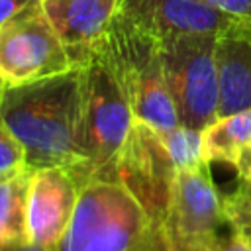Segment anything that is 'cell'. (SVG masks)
I'll return each mask as SVG.
<instances>
[{
  "label": "cell",
  "instance_id": "cell-11",
  "mask_svg": "<svg viewBox=\"0 0 251 251\" xmlns=\"http://www.w3.org/2000/svg\"><path fill=\"white\" fill-rule=\"evenodd\" d=\"M120 10L157 37L173 33H222L241 22L202 0H122Z\"/></svg>",
  "mask_w": 251,
  "mask_h": 251
},
{
  "label": "cell",
  "instance_id": "cell-1",
  "mask_svg": "<svg viewBox=\"0 0 251 251\" xmlns=\"http://www.w3.org/2000/svg\"><path fill=\"white\" fill-rule=\"evenodd\" d=\"M80 69L41 80L6 86L0 120L25 149L29 169L65 167L86 184L90 175L80 153Z\"/></svg>",
  "mask_w": 251,
  "mask_h": 251
},
{
  "label": "cell",
  "instance_id": "cell-14",
  "mask_svg": "<svg viewBox=\"0 0 251 251\" xmlns=\"http://www.w3.org/2000/svg\"><path fill=\"white\" fill-rule=\"evenodd\" d=\"M33 169L0 178V247L25 243L27 239V192Z\"/></svg>",
  "mask_w": 251,
  "mask_h": 251
},
{
  "label": "cell",
  "instance_id": "cell-5",
  "mask_svg": "<svg viewBox=\"0 0 251 251\" xmlns=\"http://www.w3.org/2000/svg\"><path fill=\"white\" fill-rule=\"evenodd\" d=\"M169 92L178 122L192 129H206L218 120L220 78L216 33H173L159 37Z\"/></svg>",
  "mask_w": 251,
  "mask_h": 251
},
{
  "label": "cell",
  "instance_id": "cell-13",
  "mask_svg": "<svg viewBox=\"0 0 251 251\" xmlns=\"http://www.w3.org/2000/svg\"><path fill=\"white\" fill-rule=\"evenodd\" d=\"M251 143V108L214 120L202 129V153L206 163L235 167L239 153Z\"/></svg>",
  "mask_w": 251,
  "mask_h": 251
},
{
  "label": "cell",
  "instance_id": "cell-23",
  "mask_svg": "<svg viewBox=\"0 0 251 251\" xmlns=\"http://www.w3.org/2000/svg\"><path fill=\"white\" fill-rule=\"evenodd\" d=\"M0 251H2V249H0Z\"/></svg>",
  "mask_w": 251,
  "mask_h": 251
},
{
  "label": "cell",
  "instance_id": "cell-17",
  "mask_svg": "<svg viewBox=\"0 0 251 251\" xmlns=\"http://www.w3.org/2000/svg\"><path fill=\"white\" fill-rule=\"evenodd\" d=\"M202 2L231 20L251 25V0H202Z\"/></svg>",
  "mask_w": 251,
  "mask_h": 251
},
{
  "label": "cell",
  "instance_id": "cell-3",
  "mask_svg": "<svg viewBox=\"0 0 251 251\" xmlns=\"http://www.w3.org/2000/svg\"><path fill=\"white\" fill-rule=\"evenodd\" d=\"M104 49L135 120L157 129L180 126L165 78L159 37L118 10L110 24Z\"/></svg>",
  "mask_w": 251,
  "mask_h": 251
},
{
  "label": "cell",
  "instance_id": "cell-18",
  "mask_svg": "<svg viewBox=\"0 0 251 251\" xmlns=\"http://www.w3.org/2000/svg\"><path fill=\"white\" fill-rule=\"evenodd\" d=\"M200 251H251V247L235 233V231H231V233H227V235H218V237H214L204 249H200Z\"/></svg>",
  "mask_w": 251,
  "mask_h": 251
},
{
  "label": "cell",
  "instance_id": "cell-7",
  "mask_svg": "<svg viewBox=\"0 0 251 251\" xmlns=\"http://www.w3.org/2000/svg\"><path fill=\"white\" fill-rule=\"evenodd\" d=\"M73 69L65 45L41 0H33L0 25V78L18 86Z\"/></svg>",
  "mask_w": 251,
  "mask_h": 251
},
{
  "label": "cell",
  "instance_id": "cell-9",
  "mask_svg": "<svg viewBox=\"0 0 251 251\" xmlns=\"http://www.w3.org/2000/svg\"><path fill=\"white\" fill-rule=\"evenodd\" d=\"M82 186L65 167L33 169L27 192V239L31 243L57 251Z\"/></svg>",
  "mask_w": 251,
  "mask_h": 251
},
{
  "label": "cell",
  "instance_id": "cell-19",
  "mask_svg": "<svg viewBox=\"0 0 251 251\" xmlns=\"http://www.w3.org/2000/svg\"><path fill=\"white\" fill-rule=\"evenodd\" d=\"M235 171H237V176L239 180L251 184V143L243 147V151L239 153L237 157V163H235Z\"/></svg>",
  "mask_w": 251,
  "mask_h": 251
},
{
  "label": "cell",
  "instance_id": "cell-4",
  "mask_svg": "<svg viewBox=\"0 0 251 251\" xmlns=\"http://www.w3.org/2000/svg\"><path fill=\"white\" fill-rule=\"evenodd\" d=\"M78 69L82 88L80 153L84 167L90 178H112L116 155L135 116L104 47Z\"/></svg>",
  "mask_w": 251,
  "mask_h": 251
},
{
  "label": "cell",
  "instance_id": "cell-21",
  "mask_svg": "<svg viewBox=\"0 0 251 251\" xmlns=\"http://www.w3.org/2000/svg\"><path fill=\"white\" fill-rule=\"evenodd\" d=\"M2 251H55V249H47V247H41V245H35L31 241H25V243H16V245H8V247H0Z\"/></svg>",
  "mask_w": 251,
  "mask_h": 251
},
{
  "label": "cell",
  "instance_id": "cell-2",
  "mask_svg": "<svg viewBox=\"0 0 251 251\" xmlns=\"http://www.w3.org/2000/svg\"><path fill=\"white\" fill-rule=\"evenodd\" d=\"M157 226L116 178H90L57 251H155Z\"/></svg>",
  "mask_w": 251,
  "mask_h": 251
},
{
  "label": "cell",
  "instance_id": "cell-16",
  "mask_svg": "<svg viewBox=\"0 0 251 251\" xmlns=\"http://www.w3.org/2000/svg\"><path fill=\"white\" fill-rule=\"evenodd\" d=\"M27 167L25 149L0 120V178L12 176Z\"/></svg>",
  "mask_w": 251,
  "mask_h": 251
},
{
  "label": "cell",
  "instance_id": "cell-15",
  "mask_svg": "<svg viewBox=\"0 0 251 251\" xmlns=\"http://www.w3.org/2000/svg\"><path fill=\"white\" fill-rule=\"evenodd\" d=\"M226 224L251 247V184L239 180V184L222 196Z\"/></svg>",
  "mask_w": 251,
  "mask_h": 251
},
{
  "label": "cell",
  "instance_id": "cell-10",
  "mask_svg": "<svg viewBox=\"0 0 251 251\" xmlns=\"http://www.w3.org/2000/svg\"><path fill=\"white\" fill-rule=\"evenodd\" d=\"M122 0H41L73 67L84 65L104 43Z\"/></svg>",
  "mask_w": 251,
  "mask_h": 251
},
{
  "label": "cell",
  "instance_id": "cell-20",
  "mask_svg": "<svg viewBox=\"0 0 251 251\" xmlns=\"http://www.w3.org/2000/svg\"><path fill=\"white\" fill-rule=\"evenodd\" d=\"M31 2L33 0H0V25L6 20H10L12 16H16L20 10H24Z\"/></svg>",
  "mask_w": 251,
  "mask_h": 251
},
{
  "label": "cell",
  "instance_id": "cell-8",
  "mask_svg": "<svg viewBox=\"0 0 251 251\" xmlns=\"http://www.w3.org/2000/svg\"><path fill=\"white\" fill-rule=\"evenodd\" d=\"M171 151L165 145L161 129L135 120L112 167V178L126 184L153 218L155 226L163 222L176 175Z\"/></svg>",
  "mask_w": 251,
  "mask_h": 251
},
{
  "label": "cell",
  "instance_id": "cell-6",
  "mask_svg": "<svg viewBox=\"0 0 251 251\" xmlns=\"http://www.w3.org/2000/svg\"><path fill=\"white\" fill-rule=\"evenodd\" d=\"M222 192L214 184L210 163L176 175L171 202L157 227L155 251H200L226 224Z\"/></svg>",
  "mask_w": 251,
  "mask_h": 251
},
{
  "label": "cell",
  "instance_id": "cell-12",
  "mask_svg": "<svg viewBox=\"0 0 251 251\" xmlns=\"http://www.w3.org/2000/svg\"><path fill=\"white\" fill-rule=\"evenodd\" d=\"M220 108L218 118L251 108V25L237 24L216 41Z\"/></svg>",
  "mask_w": 251,
  "mask_h": 251
},
{
  "label": "cell",
  "instance_id": "cell-22",
  "mask_svg": "<svg viewBox=\"0 0 251 251\" xmlns=\"http://www.w3.org/2000/svg\"><path fill=\"white\" fill-rule=\"evenodd\" d=\"M4 88H6V84H4V80L0 78V102H2V96H4Z\"/></svg>",
  "mask_w": 251,
  "mask_h": 251
}]
</instances>
